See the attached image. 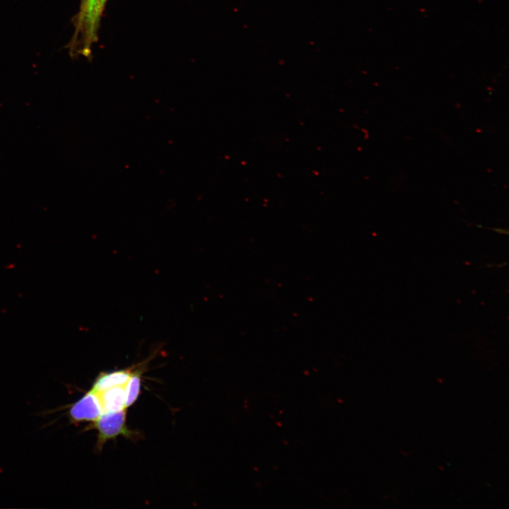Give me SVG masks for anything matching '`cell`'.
Masks as SVG:
<instances>
[{"label":"cell","instance_id":"cell-1","mask_svg":"<svg viewBox=\"0 0 509 509\" xmlns=\"http://www.w3.org/2000/svg\"><path fill=\"white\" fill-rule=\"evenodd\" d=\"M104 8L102 0H81L75 21V30L70 44L71 52L85 57L90 54L92 47L98 40V31Z\"/></svg>","mask_w":509,"mask_h":509},{"label":"cell","instance_id":"cell-2","mask_svg":"<svg viewBox=\"0 0 509 509\" xmlns=\"http://www.w3.org/2000/svg\"><path fill=\"white\" fill-rule=\"evenodd\" d=\"M92 428L98 431L96 448L98 450L103 448L107 440L114 439L118 435H123L130 439L136 436V432L129 430L126 425V409L103 412L93 423Z\"/></svg>","mask_w":509,"mask_h":509},{"label":"cell","instance_id":"cell-3","mask_svg":"<svg viewBox=\"0 0 509 509\" xmlns=\"http://www.w3.org/2000/svg\"><path fill=\"white\" fill-rule=\"evenodd\" d=\"M68 413L70 421L75 424L80 422L95 421L103 414L96 392L90 389L70 406Z\"/></svg>","mask_w":509,"mask_h":509},{"label":"cell","instance_id":"cell-4","mask_svg":"<svg viewBox=\"0 0 509 509\" xmlns=\"http://www.w3.org/2000/svg\"><path fill=\"white\" fill-rule=\"evenodd\" d=\"M124 386L114 387L100 392H96L103 413L126 409Z\"/></svg>","mask_w":509,"mask_h":509},{"label":"cell","instance_id":"cell-5","mask_svg":"<svg viewBox=\"0 0 509 509\" xmlns=\"http://www.w3.org/2000/svg\"><path fill=\"white\" fill-rule=\"evenodd\" d=\"M132 372L131 369H127L101 373L95 378L90 389L100 392L114 387L124 386Z\"/></svg>","mask_w":509,"mask_h":509},{"label":"cell","instance_id":"cell-6","mask_svg":"<svg viewBox=\"0 0 509 509\" xmlns=\"http://www.w3.org/2000/svg\"><path fill=\"white\" fill-rule=\"evenodd\" d=\"M142 368L135 369L124 386L126 409L136 402L140 394Z\"/></svg>","mask_w":509,"mask_h":509},{"label":"cell","instance_id":"cell-7","mask_svg":"<svg viewBox=\"0 0 509 509\" xmlns=\"http://www.w3.org/2000/svg\"><path fill=\"white\" fill-rule=\"evenodd\" d=\"M108 0H102L103 4L104 6H105V4Z\"/></svg>","mask_w":509,"mask_h":509}]
</instances>
